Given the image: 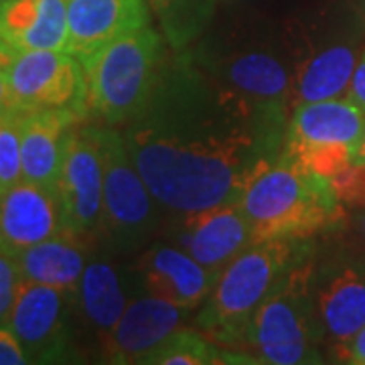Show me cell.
Returning a JSON list of instances; mask_svg holds the SVG:
<instances>
[{"label":"cell","mask_w":365,"mask_h":365,"mask_svg":"<svg viewBox=\"0 0 365 365\" xmlns=\"http://www.w3.org/2000/svg\"><path fill=\"white\" fill-rule=\"evenodd\" d=\"M287 122L179 55L163 63L122 136L160 207L182 215L240 199L282 150Z\"/></svg>","instance_id":"6da1fadb"},{"label":"cell","mask_w":365,"mask_h":365,"mask_svg":"<svg viewBox=\"0 0 365 365\" xmlns=\"http://www.w3.org/2000/svg\"><path fill=\"white\" fill-rule=\"evenodd\" d=\"M240 203L252 227V244L317 237L345 223V207L331 181L284 150L252 175Z\"/></svg>","instance_id":"7a4b0ae2"},{"label":"cell","mask_w":365,"mask_h":365,"mask_svg":"<svg viewBox=\"0 0 365 365\" xmlns=\"http://www.w3.org/2000/svg\"><path fill=\"white\" fill-rule=\"evenodd\" d=\"M313 237L254 242L223 268L197 314V329L220 345H240L262 302L294 266L313 258Z\"/></svg>","instance_id":"3957f363"},{"label":"cell","mask_w":365,"mask_h":365,"mask_svg":"<svg viewBox=\"0 0 365 365\" xmlns=\"http://www.w3.org/2000/svg\"><path fill=\"white\" fill-rule=\"evenodd\" d=\"M314 260L309 258L284 276L256 311L244 345L256 364H323L325 329L319 317L313 288Z\"/></svg>","instance_id":"277c9868"},{"label":"cell","mask_w":365,"mask_h":365,"mask_svg":"<svg viewBox=\"0 0 365 365\" xmlns=\"http://www.w3.org/2000/svg\"><path fill=\"white\" fill-rule=\"evenodd\" d=\"M88 108L108 126H124L146 104L165 63L163 39L150 25L120 35L79 59Z\"/></svg>","instance_id":"5b68a950"},{"label":"cell","mask_w":365,"mask_h":365,"mask_svg":"<svg viewBox=\"0 0 365 365\" xmlns=\"http://www.w3.org/2000/svg\"><path fill=\"white\" fill-rule=\"evenodd\" d=\"M365 110L349 98L299 104L290 110L282 150L331 179L361 157Z\"/></svg>","instance_id":"8992f818"},{"label":"cell","mask_w":365,"mask_h":365,"mask_svg":"<svg viewBox=\"0 0 365 365\" xmlns=\"http://www.w3.org/2000/svg\"><path fill=\"white\" fill-rule=\"evenodd\" d=\"M104 155L102 230L122 248L146 242L158 223V203L132 160L122 134L96 128Z\"/></svg>","instance_id":"52a82bcc"},{"label":"cell","mask_w":365,"mask_h":365,"mask_svg":"<svg viewBox=\"0 0 365 365\" xmlns=\"http://www.w3.org/2000/svg\"><path fill=\"white\" fill-rule=\"evenodd\" d=\"M16 108L31 110H69L83 116L88 90L83 66L73 53L33 49L19 51L6 67Z\"/></svg>","instance_id":"ba28073f"},{"label":"cell","mask_w":365,"mask_h":365,"mask_svg":"<svg viewBox=\"0 0 365 365\" xmlns=\"http://www.w3.org/2000/svg\"><path fill=\"white\" fill-rule=\"evenodd\" d=\"M63 234L86 237L102 227L104 155L96 128L71 130L55 187Z\"/></svg>","instance_id":"9c48e42d"},{"label":"cell","mask_w":365,"mask_h":365,"mask_svg":"<svg viewBox=\"0 0 365 365\" xmlns=\"http://www.w3.org/2000/svg\"><path fill=\"white\" fill-rule=\"evenodd\" d=\"M313 288L327 343L343 357L365 325V258L343 254L314 264Z\"/></svg>","instance_id":"30bf717a"},{"label":"cell","mask_w":365,"mask_h":365,"mask_svg":"<svg viewBox=\"0 0 365 365\" xmlns=\"http://www.w3.org/2000/svg\"><path fill=\"white\" fill-rule=\"evenodd\" d=\"M175 242L213 272H222L252 244V227L240 199L215 207L182 213L175 225Z\"/></svg>","instance_id":"8fae6325"},{"label":"cell","mask_w":365,"mask_h":365,"mask_svg":"<svg viewBox=\"0 0 365 365\" xmlns=\"http://www.w3.org/2000/svg\"><path fill=\"white\" fill-rule=\"evenodd\" d=\"M9 325L31 364L59 361L67 353L66 290L21 280Z\"/></svg>","instance_id":"7c38bea8"},{"label":"cell","mask_w":365,"mask_h":365,"mask_svg":"<svg viewBox=\"0 0 365 365\" xmlns=\"http://www.w3.org/2000/svg\"><path fill=\"white\" fill-rule=\"evenodd\" d=\"M136 270L150 297L169 300L189 311L205 302L220 276L182 248L169 244L150 246L138 258Z\"/></svg>","instance_id":"4fadbf2b"},{"label":"cell","mask_w":365,"mask_h":365,"mask_svg":"<svg viewBox=\"0 0 365 365\" xmlns=\"http://www.w3.org/2000/svg\"><path fill=\"white\" fill-rule=\"evenodd\" d=\"M59 234L63 223L55 191L21 181L0 193V250L14 256Z\"/></svg>","instance_id":"5bb4252c"},{"label":"cell","mask_w":365,"mask_h":365,"mask_svg":"<svg viewBox=\"0 0 365 365\" xmlns=\"http://www.w3.org/2000/svg\"><path fill=\"white\" fill-rule=\"evenodd\" d=\"M189 313V309L150 294L132 300L104 337L108 359L112 364H143L148 353L182 325Z\"/></svg>","instance_id":"9a60e30c"},{"label":"cell","mask_w":365,"mask_h":365,"mask_svg":"<svg viewBox=\"0 0 365 365\" xmlns=\"http://www.w3.org/2000/svg\"><path fill=\"white\" fill-rule=\"evenodd\" d=\"M66 51L86 57L106 43L148 25L144 0H67Z\"/></svg>","instance_id":"2e32d148"},{"label":"cell","mask_w":365,"mask_h":365,"mask_svg":"<svg viewBox=\"0 0 365 365\" xmlns=\"http://www.w3.org/2000/svg\"><path fill=\"white\" fill-rule=\"evenodd\" d=\"M78 118V114L69 110L21 112L23 181L55 191L67 138Z\"/></svg>","instance_id":"e0dca14e"},{"label":"cell","mask_w":365,"mask_h":365,"mask_svg":"<svg viewBox=\"0 0 365 365\" xmlns=\"http://www.w3.org/2000/svg\"><path fill=\"white\" fill-rule=\"evenodd\" d=\"M0 37L14 51H66L67 0H0Z\"/></svg>","instance_id":"ac0fdd59"},{"label":"cell","mask_w":365,"mask_h":365,"mask_svg":"<svg viewBox=\"0 0 365 365\" xmlns=\"http://www.w3.org/2000/svg\"><path fill=\"white\" fill-rule=\"evenodd\" d=\"M222 78L262 110L276 116H290L292 79L278 57L262 51L242 53L223 67Z\"/></svg>","instance_id":"d6986e66"},{"label":"cell","mask_w":365,"mask_h":365,"mask_svg":"<svg viewBox=\"0 0 365 365\" xmlns=\"http://www.w3.org/2000/svg\"><path fill=\"white\" fill-rule=\"evenodd\" d=\"M357 61L351 45H331L307 59L292 79L290 110L299 104L347 96Z\"/></svg>","instance_id":"ffe728a7"},{"label":"cell","mask_w":365,"mask_h":365,"mask_svg":"<svg viewBox=\"0 0 365 365\" xmlns=\"http://www.w3.org/2000/svg\"><path fill=\"white\" fill-rule=\"evenodd\" d=\"M71 240L73 237L59 234L14 254L21 278L37 284L61 288L66 292L78 290L88 262L83 250Z\"/></svg>","instance_id":"44dd1931"},{"label":"cell","mask_w":365,"mask_h":365,"mask_svg":"<svg viewBox=\"0 0 365 365\" xmlns=\"http://www.w3.org/2000/svg\"><path fill=\"white\" fill-rule=\"evenodd\" d=\"M78 294L86 319L104 337L116 327L128 307L120 274L108 262H91L86 266L79 280Z\"/></svg>","instance_id":"7402d4cb"},{"label":"cell","mask_w":365,"mask_h":365,"mask_svg":"<svg viewBox=\"0 0 365 365\" xmlns=\"http://www.w3.org/2000/svg\"><path fill=\"white\" fill-rule=\"evenodd\" d=\"M246 359L244 353L223 351L217 341L207 337L203 331L179 327L173 331L167 339L157 345L153 351L143 359L146 365H211V364H242L240 359ZM252 364V359H246Z\"/></svg>","instance_id":"603a6c76"},{"label":"cell","mask_w":365,"mask_h":365,"mask_svg":"<svg viewBox=\"0 0 365 365\" xmlns=\"http://www.w3.org/2000/svg\"><path fill=\"white\" fill-rule=\"evenodd\" d=\"M158 14L173 49H182L211 13L209 0H148Z\"/></svg>","instance_id":"cb8c5ba5"},{"label":"cell","mask_w":365,"mask_h":365,"mask_svg":"<svg viewBox=\"0 0 365 365\" xmlns=\"http://www.w3.org/2000/svg\"><path fill=\"white\" fill-rule=\"evenodd\" d=\"M21 181V112H0V187L4 191Z\"/></svg>","instance_id":"d4e9b609"},{"label":"cell","mask_w":365,"mask_h":365,"mask_svg":"<svg viewBox=\"0 0 365 365\" xmlns=\"http://www.w3.org/2000/svg\"><path fill=\"white\" fill-rule=\"evenodd\" d=\"M333 191L345 209H365V158H357L331 179Z\"/></svg>","instance_id":"484cf974"},{"label":"cell","mask_w":365,"mask_h":365,"mask_svg":"<svg viewBox=\"0 0 365 365\" xmlns=\"http://www.w3.org/2000/svg\"><path fill=\"white\" fill-rule=\"evenodd\" d=\"M21 272L14 256L0 250V327L9 325L16 292L21 287Z\"/></svg>","instance_id":"4316f807"},{"label":"cell","mask_w":365,"mask_h":365,"mask_svg":"<svg viewBox=\"0 0 365 365\" xmlns=\"http://www.w3.org/2000/svg\"><path fill=\"white\" fill-rule=\"evenodd\" d=\"M31 364L25 347L16 337L11 325L0 327V365H25Z\"/></svg>","instance_id":"83f0119b"},{"label":"cell","mask_w":365,"mask_h":365,"mask_svg":"<svg viewBox=\"0 0 365 365\" xmlns=\"http://www.w3.org/2000/svg\"><path fill=\"white\" fill-rule=\"evenodd\" d=\"M347 98L365 110V51L359 57V61H357L351 86H349V91H347Z\"/></svg>","instance_id":"f1b7e54d"},{"label":"cell","mask_w":365,"mask_h":365,"mask_svg":"<svg viewBox=\"0 0 365 365\" xmlns=\"http://www.w3.org/2000/svg\"><path fill=\"white\" fill-rule=\"evenodd\" d=\"M343 361L355 365H365V325L353 335V339L349 341V345L345 347Z\"/></svg>","instance_id":"f546056e"},{"label":"cell","mask_w":365,"mask_h":365,"mask_svg":"<svg viewBox=\"0 0 365 365\" xmlns=\"http://www.w3.org/2000/svg\"><path fill=\"white\" fill-rule=\"evenodd\" d=\"M0 112H21L14 102L6 69H0Z\"/></svg>","instance_id":"4dcf8cb0"},{"label":"cell","mask_w":365,"mask_h":365,"mask_svg":"<svg viewBox=\"0 0 365 365\" xmlns=\"http://www.w3.org/2000/svg\"><path fill=\"white\" fill-rule=\"evenodd\" d=\"M14 55H16V51H14L13 47L6 43V41L0 37V69H6V67L13 63Z\"/></svg>","instance_id":"1f68e13d"},{"label":"cell","mask_w":365,"mask_h":365,"mask_svg":"<svg viewBox=\"0 0 365 365\" xmlns=\"http://www.w3.org/2000/svg\"><path fill=\"white\" fill-rule=\"evenodd\" d=\"M353 230L359 234V237L365 242V209L361 211H357L355 215H353Z\"/></svg>","instance_id":"d6a6232c"},{"label":"cell","mask_w":365,"mask_h":365,"mask_svg":"<svg viewBox=\"0 0 365 365\" xmlns=\"http://www.w3.org/2000/svg\"><path fill=\"white\" fill-rule=\"evenodd\" d=\"M361 157L365 158V138H364V146H361Z\"/></svg>","instance_id":"836d02e7"},{"label":"cell","mask_w":365,"mask_h":365,"mask_svg":"<svg viewBox=\"0 0 365 365\" xmlns=\"http://www.w3.org/2000/svg\"><path fill=\"white\" fill-rule=\"evenodd\" d=\"M0 193H2V187H0Z\"/></svg>","instance_id":"e575fe53"}]
</instances>
